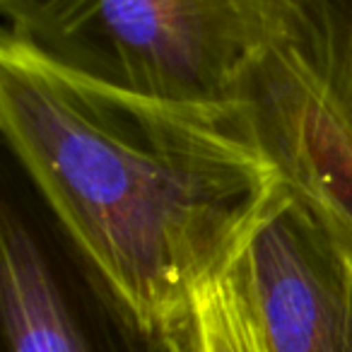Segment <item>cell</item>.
Masks as SVG:
<instances>
[{
  "label": "cell",
  "instance_id": "277c9868",
  "mask_svg": "<svg viewBox=\"0 0 352 352\" xmlns=\"http://www.w3.org/2000/svg\"><path fill=\"white\" fill-rule=\"evenodd\" d=\"M232 270L263 352H352V249L289 186Z\"/></svg>",
  "mask_w": 352,
  "mask_h": 352
},
{
  "label": "cell",
  "instance_id": "6da1fadb",
  "mask_svg": "<svg viewBox=\"0 0 352 352\" xmlns=\"http://www.w3.org/2000/svg\"><path fill=\"white\" fill-rule=\"evenodd\" d=\"M0 126L80 258L155 331L234 263L285 186L234 99L128 92L8 36Z\"/></svg>",
  "mask_w": 352,
  "mask_h": 352
},
{
  "label": "cell",
  "instance_id": "8992f818",
  "mask_svg": "<svg viewBox=\"0 0 352 352\" xmlns=\"http://www.w3.org/2000/svg\"><path fill=\"white\" fill-rule=\"evenodd\" d=\"M169 352H263L232 265L162 326Z\"/></svg>",
  "mask_w": 352,
  "mask_h": 352
},
{
  "label": "cell",
  "instance_id": "5b68a950",
  "mask_svg": "<svg viewBox=\"0 0 352 352\" xmlns=\"http://www.w3.org/2000/svg\"><path fill=\"white\" fill-rule=\"evenodd\" d=\"M0 336L3 352H169L85 261L80 275L65 273L10 208L0 220Z\"/></svg>",
  "mask_w": 352,
  "mask_h": 352
},
{
  "label": "cell",
  "instance_id": "7a4b0ae2",
  "mask_svg": "<svg viewBox=\"0 0 352 352\" xmlns=\"http://www.w3.org/2000/svg\"><path fill=\"white\" fill-rule=\"evenodd\" d=\"M280 0H0L3 36L128 92L230 102Z\"/></svg>",
  "mask_w": 352,
  "mask_h": 352
},
{
  "label": "cell",
  "instance_id": "3957f363",
  "mask_svg": "<svg viewBox=\"0 0 352 352\" xmlns=\"http://www.w3.org/2000/svg\"><path fill=\"white\" fill-rule=\"evenodd\" d=\"M232 99L285 186L352 249V0H280Z\"/></svg>",
  "mask_w": 352,
  "mask_h": 352
}]
</instances>
